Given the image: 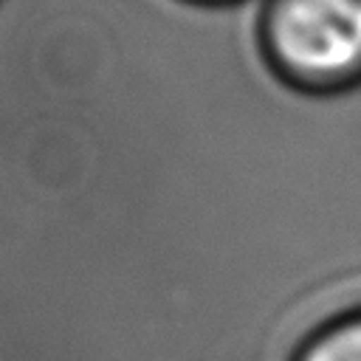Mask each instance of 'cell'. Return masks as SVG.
I'll list each match as a JSON object with an SVG mask.
<instances>
[{
	"label": "cell",
	"mask_w": 361,
	"mask_h": 361,
	"mask_svg": "<svg viewBox=\"0 0 361 361\" xmlns=\"http://www.w3.org/2000/svg\"><path fill=\"white\" fill-rule=\"evenodd\" d=\"M259 37L271 68L299 90L361 85V0H268Z\"/></svg>",
	"instance_id": "cell-1"
},
{
	"label": "cell",
	"mask_w": 361,
	"mask_h": 361,
	"mask_svg": "<svg viewBox=\"0 0 361 361\" xmlns=\"http://www.w3.org/2000/svg\"><path fill=\"white\" fill-rule=\"evenodd\" d=\"M296 361H361V310L347 313L319 330Z\"/></svg>",
	"instance_id": "cell-2"
}]
</instances>
